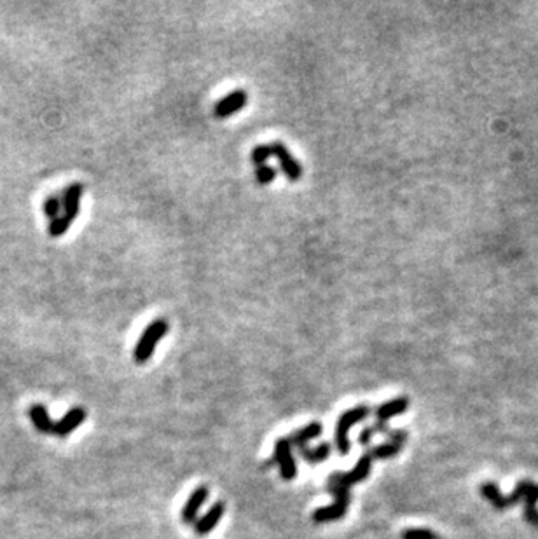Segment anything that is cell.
<instances>
[{
  "instance_id": "cell-8",
  "label": "cell",
  "mask_w": 538,
  "mask_h": 539,
  "mask_svg": "<svg viewBox=\"0 0 538 539\" xmlns=\"http://www.w3.org/2000/svg\"><path fill=\"white\" fill-rule=\"evenodd\" d=\"M84 194V185L80 182H74L72 185H68L67 189L61 194V204H63V215L67 216L71 222L79 216L80 210V199H82Z\"/></svg>"
},
{
  "instance_id": "cell-1",
  "label": "cell",
  "mask_w": 538,
  "mask_h": 539,
  "mask_svg": "<svg viewBox=\"0 0 538 539\" xmlns=\"http://www.w3.org/2000/svg\"><path fill=\"white\" fill-rule=\"evenodd\" d=\"M170 330V323H168L166 318H156L151 323L145 326V330L142 332L140 339H138L137 346L133 351V359L138 365H144L149 359L152 358L156 346L164 339V335Z\"/></svg>"
},
{
  "instance_id": "cell-14",
  "label": "cell",
  "mask_w": 538,
  "mask_h": 539,
  "mask_svg": "<svg viewBox=\"0 0 538 539\" xmlns=\"http://www.w3.org/2000/svg\"><path fill=\"white\" fill-rule=\"evenodd\" d=\"M348 503L343 501H334V504L324 506V508L314 509L313 520L317 523H327V522H336V520H341L348 512Z\"/></svg>"
},
{
  "instance_id": "cell-4",
  "label": "cell",
  "mask_w": 538,
  "mask_h": 539,
  "mask_svg": "<svg viewBox=\"0 0 538 539\" xmlns=\"http://www.w3.org/2000/svg\"><path fill=\"white\" fill-rule=\"evenodd\" d=\"M371 468H372V457L365 452L364 456L358 459L357 466L351 469V471L331 473V476H329L327 480V485H343L346 487V489H350L351 485H357V483L364 482L365 478H369Z\"/></svg>"
},
{
  "instance_id": "cell-2",
  "label": "cell",
  "mask_w": 538,
  "mask_h": 539,
  "mask_svg": "<svg viewBox=\"0 0 538 539\" xmlns=\"http://www.w3.org/2000/svg\"><path fill=\"white\" fill-rule=\"evenodd\" d=\"M535 487L537 483L528 482V480H522V482H519L518 485H515L514 492H512L511 496H501L499 485H496V483L488 482L481 485V494L489 501V503H491V506H495L496 509H508L512 508V506L521 503V500H526V497L533 492Z\"/></svg>"
},
{
  "instance_id": "cell-6",
  "label": "cell",
  "mask_w": 538,
  "mask_h": 539,
  "mask_svg": "<svg viewBox=\"0 0 538 539\" xmlns=\"http://www.w3.org/2000/svg\"><path fill=\"white\" fill-rule=\"evenodd\" d=\"M274 463L280 468V476L287 482L294 480L298 476V463L292 456V445L288 438H280L274 443Z\"/></svg>"
},
{
  "instance_id": "cell-26",
  "label": "cell",
  "mask_w": 538,
  "mask_h": 539,
  "mask_svg": "<svg viewBox=\"0 0 538 539\" xmlns=\"http://www.w3.org/2000/svg\"><path fill=\"white\" fill-rule=\"evenodd\" d=\"M439 539H442V538H439Z\"/></svg>"
},
{
  "instance_id": "cell-24",
  "label": "cell",
  "mask_w": 538,
  "mask_h": 539,
  "mask_svg": "<svg viewBox=\"0 0 538 539\" xmlns=\"http://www.w3.org/2000/svg\"><path fill=\"white\" fill-rule=\"evenodd\" d=\"M386 436L390 438V442L398 443V445H404L405 440H408V433L404 430H388Z\"/></svg>"
},
{
  "instance_id": "cell-17",
  "label": "cell",
  "mask_w": 538,
  "mask_h": 539,
  "mask_svg": "<svg viewBox=\"0 0 538 539\" xmlns=\"http://www.w3.org/2000/svg\"><path fill=\"white\" fill-rule=\"evenodd\" d=\"M402 450V445L395 442H388V443H381V445L376 447H367V454L372 457V459H390V457H395L398 452Z\"/></svg>"
},
{
  "instance_id": "cell-9",
  "label": "cell",
  "mask_w": 538,
  "mask_h": 539,
  "mask_svg": "<svg viewBox=\"0 0 538 539\" xmlns=\"http://www.w3.org/2000/svg\"><path fill=\"white\" fill-rule=\"evenodd\" d=\"M224 512L226 504L222 503V501H217L201 519H197L196 523H194V531H196L197 536H207V534H210L212 531L219 526V522H221L222 516H224Z\"/></svg>"
},
{
  "instance_id": "cell-13",
  "label": "cell",
  "mask_w": 538,
  "mask_h": 539,
  "mask_svg": "<svg viewBox=\"0 0 538 539\" xmlns=\"http://www.w3.org/2000/svg\"><path fill=\"white\" fill-rule=\"evenodd\" d=\"M322 431H324V428H322L320 423H310L307 426L292 433V435L288 436V442H291L292 449H294V447L298 450L305 449L311 440L318 438V436L322 435Z\"/></svg>"
},
{
  "instance_id": "cell-25",
  "label": "cell",
  "mask_w": 538,
  "mask_h": 539,
  "mask_svg": "<svg viewBox=\"0 0 538 539\" xmlns=\"http://www.w3.org/2000/svg\"><path fill=\"white\" fill-rule=\"evenodd\" d=\"M374 435H376V428H374V424H372V426H367L364 431L360 433V436H358V442H360L364 447H367L369 443H371L372 436Z\"/></svg>"
},
{
  "instance_id": "cell-16",
  "label": "cell",
  "mask_w": 538,
  "mask_h": 539,
  "mask_svg": "<svg viewBox=\"0 0 538 539\" xmlns=\"http://www.w3.org/2000/svg\"><path fill=\"white\" fill-rule=\"evenodd\" d=\"M332 452V447L331 443H320L318 447H314V449H311V447H305V449H299V454H301L302 459L306 461L307 464H320L324 463L325 459H327L329 456H331Z\"/></svg>"
},
{
  "instance_id": "cell-19",
  "label": "cell",
  "mask_w": 538,
  "mask_h": 539,
  "mask_svg": "<svg viewBox=\"0 0 538 539\" xmlns=\"http://www.w3.org/2000/svg\"><path fill=\"white\" fill-rule=\"evenodd\" d=\"M273 157V149H271V144H261L255 145L250 152V161L255 168L262 166V164H268V159Z\"/></svg>"
},
{
  "instance_id": "cell-7",
  "label": "cell",
  "mask_w": 538,
  "mask_h": 539,
  "mask_svg": "<svg viewBox=\"0 0 538 539\" xmlns=\"http://www.w3.org/2000/svg\"><path fill=\"white\" fill-rule=\"evenodd\" d=\"M248 104V93L245 89H236L233 93L222 97L217 104L214 105V116L217 119H228L236 112L243 110Z\"/></svg>"
},
{
  "instance_id": "cell-22",
  "label": "cell",
  "mask_w": 538,
  "mask_h": 539,
  "mask_svg": "<svg viewBox=\"0 0 538 539\" xmlns=\"http://www.w3.org/2000/svg\"><path fill=\"white\" fill-rule=\"evenodd\" d=\"M276 168L269 166V164H262V166L255 168V180L259 185H271L276 178Z\"/></svg>"
},
{
  "instance_id": "cell-11",
  "label": "cell",
  "mask_w": 538,
  "mask_h": 539,
  "mask_svg": "<svg viewBox=\"0 0 538 539\" xmlns=\"http://www.w3.org/2000/svg\"><path fill=\"white\" fill-rule=\"evenodd\" d=\"M84 421H86V410L80 409V407H75V409L68 410L58 423H54L53 435L60 436V438L68 436L72 431L77 430Z\"/></svg>"
},
{
  "instance_id": "cell-5",
  "label": "cell",
  "mask_w": 538,
  "mask_h": 539,
  "mask_svg": "<svg viewBox=\"0 0 538 539\" xmlns=\"http://www.w3.org/2000/svg\"><path fill=\"white\" fill-rule=\"evenodd\" d=\"M271 149H273V157H276L278 166H280L281 173L291 180V182H298V180H301L302 164L299 163V159H295V157L292 156L288 147L281 140H274L273 144H271Z\"/></svg>"
},
{
  "instance_id": "cell-21",
  "label": "cell",
  "mask_w": 538,
  "mask_h": 539,
  "mask_svg": "<svg viewBox=\"0 0 538 539\" xmlns=\"http://www.w3.org/2000/svg\"><path fill=\"white\" fill-rule=\"evenodd\" d=\"M42 211L47 218L54 220L60 216L61 211H63V204H61V197L58 196H49L46 201L42 203Z\"/></svg>"
},
{
  "instance_id": "cell-18",
  "label": "cell",
  "mask_w": 538,
  "mask_h": 539,
  "mask_svg": "<svg viewBox=\"0 0 538 539\" xmlns=\"http://www.w3.org/2000/svg\"><path fill=\"white\" fill-rule=\"evenodd\" d=\"M537 503H538V483H537L535 489H533V492L525 500V519H526V522L532 523L533 527H538Z\"/></svg>"
},
{
  "instance_id": "cell-20",
  "label": "cell",
  "mask_w": 538,
  "mask_h": 539,
  "mask_svg": "<svg viewBox=\"0 0 538 539\" xmlns=\"http://www.w3.org/2000/svg\"><path fill=\"white\" fill-rule=\"evenodd\" d=\"M72 222L65 215H60L58 218L51 220V223L47 225V233L51 237H61L68 229H71Z\"/></svg>"
},
{
  "instance_id": "cell-23",
  "label": "cell",
  "mask_w": 538,
  "mask_h": 539,
  "mask_svg": "<svg viewBox=\"0 0 538 539\" xmlns=\"http://www.w3.org/2000/svg\"><path fill=\"white\" fill-rule=\"evenodd\" d=\"M402 539H439V536L430 529H405Z\"/></svg>"
},
{
  "instance_id": "cell-10",
  "label": "cell",
  "mask_w": 538,
  "mask_h": 539,
  "mask_svg": "<svg viewBox=\"0 0 538 539\" xmlns=\"http://www.w3.org/2000/svg\"><path fill=\"white\" fill-rule=\"evenodd\" d=\"M208 494L210 492H208L207 485H200L194 489V492L189 496L188 503H185L184 508H182V522L196 523L197 513H200V509L203 508V504L207 503Z\"/></svg>"
},
{
  "instance_id": "cell-3",
  "label": "cell",
  "mask_w": 538,
  "mask_h": 539,
  "mask_svg": "<svg viewBox=\"0 0 538 539\" xmlns=\"http://www.w3.org/2000/svg\"><path fill=\"white\" fill-rule=\"evenodd\" d=\"M371 409L367 405H358L353 409L346 410L341 416L338 417V423H336V433H334V442L336 449L341 456H346L350 452V438H348V431L355 426V424L362 423L364 419H367Z\"/></svg>"
},
{
  "instance_id": "cell-12",
  "label": "cell",
  "mask_w": 538,
  "mask_h": 539,
  "mask_svg": "<svg viewBox=\"0 0 538 539\" xmlns=\"http://www.w3.org/2000/svg\"><path fill=\"white\" fill-rule=\"evenodd\" d=\"M409 405H411V402H409V398H405V396H397V398L388 399V402L376 407V421H378V423H388L391 417L404 414L405 410L409 409Z\"/></svg>"
},
{
  "instance_id": "cell-15",
  "label": "cell",
  "mask_w": 538,
  "mask_h": 539,
  "mask_svg": "<svg viewBox=\"0 0 538 539\" xmlns=\"http://www.w3.org/2000/svg\"><path fill=\"white\" fill-rule=\"evenodd\" d=\"M28 416H30L32 423H34L35 430L40 433H53L54 423L51 421L49 414H47L46 407L40 405V403H35V405L30 407L28 410Z\"/></svg>"
}]
</instances>
